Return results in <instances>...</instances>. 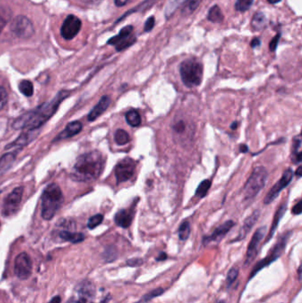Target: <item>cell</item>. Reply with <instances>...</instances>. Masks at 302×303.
<instances>
[{
    "mask_svg": "<svg viewBox=\"0 0 302 303\" xmlns=\"http://www.w3.org/2000/svg\"><path fill=\"white\" fill-rule=\"evenodd\" d=\"M167 254H166V253H164V252H162V253H160V254H159V256H158V257L156 258V261H165V260H166V259H167Z\"/></svg>",
    "mask_w": 302,
    "mask_h": 303,
    "instance_id": "47",
    "label": "cell"
},
{
    "mask_svg": "<svg viewBox=\"0 0 302 303\" xmlns=\"http://www.w3.org/2000/svg\"><path fill=\"white\" fill-rule=\"evenodd\" d=\"M239 151L241 152L242 154L247 153L249 151L248 146H247V145H245V144H241L240 146H239Z\"/></svg>",
    "mask_w": 302,
    "mask_h": 303,
    "instance_id": "49",
    "label": "cell"
},
{
    "mask_svg": "<svg viewBox=\"0 0 302 303\" xmlns=\"http://www.w3.org/2000/svg\"><path fill=\"white\" fill-rule=\"evenodd\" d=\"M138 203V201H135L133 206L131 208H127V209H121L115 214L114 215V222L116 225L123 228V229H127L130 226L132 225V221L134 218V215H135V208L136 205Z\"/></svg>",
    "mask_w": 302,
    "mask_h": 303,
    "instance_id": "15",
    "label": "cell"
},
{
    "mask_svg": "<svg viewBox=\"0 0 302 303\" xmlns=\"http://www.w3.org/2000/svg\"><path fill=\"white\" fill-rule=\"evenodd\" d=\"M109 300H110V296L108 295V296L106 297L105 299H103V300H101L100 303H107L108 301H109Z\"/></svg>",
    "mask_w": 302,
    "mask_h": 303,
    "instance_id": "53",
    "label": "cell"
},
{
    "mask_svg": "<svg viewBox=\"0 0 302 303\" xmlns=\"http://www.w3.org/2000/svg\"><path fill=\"white\" fill-rule=\"evenodd\" d=\"M15 274L22 280L29 279L32 274V261L27 253H21L15 258Z\"/></svg>",
    "mask_w": 302,
    "mask_h": 303,
    "instance_id": "11",
    "label": "cell"
},
{
    "mask_svg": "<svg viewBox=\"0 0 302 303\" xmlns=\"http://www.w3.org/2000/svg\"><path fill=\"white\" fill-rule=\"evenodd\" d=\"M154 24H155V18L153 17V16L148 18L146 23H145V28H144L145 31H151L153 29V27H154Z\"/></svg>",
    "mask_w": 302,
    "mask_h": 303,
    "instance_id": "41",
    "label": "cell"
},
{
    "mask_svg": "<svg viewBox=\"0 0 302 303\" xmlns=\"http://www.w3.org/2000/svg\"><path fill=\"white\" fill-rule=\"evenodd\" d=\"M164 293V290L162 288H156V289L152 290L150 291L149 293H146L142 297L141 300H139L138 302L136 303H147L149 302L150 300H153L156 297L160 296Z\"/></svg>",
    "mask_w": 302,
    "mask_h": 303,
    "instance_id": "33",
    "label": "cell"
},
{
    "mask_svg": "<svg viewBox=\"0 0 302 303\" xmlns=\"http://www.w3.org/2000/svg\"><path fill=\"white\" fill-rule=\"evenodd\" d=\"M238 274H239V270L238 268H231L228 272L227 278H226V286L227 287L230 286L235 282V280L238 279Z\"/></svg>",
    "mask_w": 302,
    "mask_h": 303,
    "instance_id": "35",
    "label": "cell"
},
{
    "mask_svg": "<svg viewBox=\"0 0 302 303\" xmlns=\"http://www.w3.org/2000/svg\"><path fill=\"white\" fill-rule=\"evenodd\" d=\"M301 147V138L300 136L295 137L292 141V146H291V162L294 164H299L301 162L302 154L300 152Z\"/></svg>",
    "mask_w": 302,
    "mask_h": 303,
    "instance_id": "23",
    "label": "cell"
},
{
    "mask_svg": "<svg viewBox=\"0 0 302 303\" xmlns=\"http://www.w3.org/2000/svg\"><path fill=\"white\" fill-rule=\"evenodd\" d=\"M259 217V210H255V211L252 212V215H249L248 217L245 219V222H244V224L242 226L241 230H240V232H239L238 236L233 240V242H236V241H241V240H244L245 237L248 235V233L251 232V230H252V227L254 226L256 222L258 221Z\"/></svg>",
    "mask_w": 302,
    "mask_h": 303,
    "instance_id": "17",
    "label": "cell"
},
{
    "mask_svg": "<svg viewBox=\"0 0 302 303\" xmlns=\"http://www.w3.org/2000/svg\"><path fill=\"white\" fill-rule=\"evenodd\" d=\"M110 103V98L107 97V96H103L96 106H94L93 109L90 112L89 115H88V120L90 122H93V121L98 119L102 113L106 112V110L108 108Z\"/></svg>",
    "mask_w": 302,
    "mask_h": 303,
    "instance_id": "19",
    "label": "cell"
},
{
    "mask_svg": "<svg viewBox=\"0 0 302 303\" xmlns=\"http://www.w3.org/2000/svg\"><path fill=\"white\" fill-rule=\"evenodd\" d=\"M64 197L61 188L56 183H52L44 191L42 195V217L51 220L63 204Z\"/></svg>",
    "mask_w": 302,
    "mask_h": 303,
    "instance_id": "3",
    "label": "cell"
},
{
    "mask_svg": "<svg viewBox=\"0 0 302 303\" xmlns=\"http://www.w3.org/2000/svg\"><path fill=\"white\" fill-rule=\"evenodd\" d=\"M293 170L291 169H288L284 171L283 176L280 179L277 181L276 184H274L273 187L270 189V192L268 193L265 198H264V204H270L273 202L280 194L282 191L284 190L285 187H287L292 180L293 177Z\"/></svg>",
    "mask_w": 302,
    "mask_h": 303,
    "instance_id": "9",
    "label": "cell"
},
{
    "mask_svg": "<svg viewBox=\"0 0 302 303\" xmlns=\"http://www.w3.org/2000/svg\"><path fill=\"white\" fill-rule=\"evenodd\" d=\"M104 216L101 214H97V215H93L88 221V228L91 230L95 229L97 226L100 225L101 222H103Z\"/></svg>",
    "mask_w": 302,
    "mask_h": 303,
    "instance_id": "34",
    "label": "cell"
},
{
    "mask_svg": "<svg viewBox=\"0 0 302 303\" xmlns=\"http://www.w3.org/2000/svg\"><path fill=\"white\" fill-rule=\"evenodd\" d=\"M144 263V261L141 258H132L127 261V265L130 267H140Z\"/></svg>",
    "mask_w": 302,
    "mask_h": 303,
    "instance_id": "40",
    "label": "cell"
},
{
    "mask_svg": "<svg viewBox=\"0 0 302 303\" xmlns=\"http://www.w3.org/2000/svg\"><path fill=\"white\" fill-rule=\"evenodd\" d=\"M252 26L254 30H261L266 26V18L263 13H256L252 18Z\"/></svg>",
    "mask_w": 302,
    "mask_h": 303,
    "instance_id": "29",
    "label": "cell"
},
{
    "mask_svg": "<svg viewBox=\"0 0 302 303\" xmlns=\"http://www.w3.org/2000/svg\"><path fill=\"white\" fill-rule=\"evenodd\" d=\"M180 75L184 85L188 88L199 86L203 78V66L196 59L184 60L179 67Z\"/></svg>",
    "mask_w": 302,
    "mask_h": 303,
    "instance_id": "4",
    "label": "cell"
},
{
    "mask_svg": "<svg viewBox=\"0 0 302 303\" xmlns=\"http://www.w3.org/2000/svg\"><path fill=\"white\" fill-rule=\"evenodd\" d=\"M211 183H211L209 179L204 180L201 183H199V186H198L195 192L196 197L199 198V199L205 197L206 194L208 193V191H209Z\"/></svg>",
    "mask_w": 302,
    "mask_h": 303,
    "instance_id": "31",
    "label": "cell"
},
{
    "mask_svg": "<svg viewBox=\"0 0 302 303\" xmlns=\"http://www.w3.org/2000/svg\"><path fill=\"white\" fill-rule=\"evenodd\" d=\"M261 46V41H260V39H252V43H251V46H252V48H256V47H258V46Z\"/></svg>",
    "mask_w": 302,
    "mask_h": 303,
    "instance_id": "48",
    "label": "cell"
},
{
    "mask_svg": "<svg viewBox=\"0 0 302 303\" xmlns=\"http://www.w3.org/2000/svg\"><path fill=\"white\" fill-rule=\"evenodd\" d=\"M173 131L178 133V134L182 135L185 132L186 130V124L183 120L177 121L174 124H173Z\"/></svg>",
    "mask_w": 302,
    "mask_h": 303,
    "instance_id": "37",
    "label": "cell"
},
{
    "mask_svg": "<svg viewBox=\"0 0 302 303\" xmlns=\"http://www.w3.org/2000/svg\"><path fill=\"white\" fill-rule=\"evenodd\" d=\"M12 30L20 37H28L33 33V27L27 18L20 16L14 21L12 25Z\"/></svg>",
    "mask_w": 302,
    "mask_h": 303,
    "instance_id": "16",
    "label": "cell"
},
{
    "mask_svg": "<svg viewBox=\"0 0 302 303\" xmlns=\"http://www.w3.org/2000/svg\"><path fill=\"white\" fill-rule=\"evenodd\" d=\"M22 195H23V187L20 186L15 188V190L5 199L4 205H3V215L5 216H10L15 214L21 204Z\"/></svg>",
    "mask_w": 302,
    "mask_h": 303,
    "instance_id": "12",
    "label": "cell"
},
{
    "mask_svg": "<svg viewBox=\"0 0 302 303\" xmlns=\"http://www.w3.org/2000/svg\"><path fill=\"white\" fill-rule=\"evenodd\" d=\"M301 204H302V201H298V203H297V204L295 205V206H293V208H292V209H291V213H292V215H300V214H301V212H302Z\"/></svg>",
    "mask_w": 302,
    "mask_h": 303,
    "instance_id": "42",
    "label": "cell"
},
{
    "mask_svg": "<svg viewBox=\"0 0 302 303\" xmlns=\"http://www.w3.org/2000/svg\"><path fill=\"white\" fill-rule=\"evenodd\" d=\"M298 279H300L301 278V268L299 267L298 270Z\"/></svg>",
    "mask_w": 302,
    "mask_h": 303,
    "instance_id": "55",
    "label": "cell"
},
{
    "mask_svg": "<svg viewBox=\"0 0 302 303\" xmlns=\"http://www.w3.org/2000/svg\"><path fill=\"white\" fill-rule=\"evenodd\" d=\"M19 89H20V92H22L23 95H25L26 97H31L34 93V86L31 82L29 80H23V81L20 83L19 85Z\"/></svg>",
    "mask_w": 302,
    "mask_h": 303,
    "instance_id": "32",
    "label": "cell"
},
{
    "mask_svg": "<svg viewBox=\"0 0 302 303\" xmlns=\"http://www.w3.org/2000/svg\"><path fill=\"white\" fill-rule=\"evenodd\" d=\"M82 125L78 121L72 122L67 125L63 131H61L60 134L58 135L54 141L61 140V139H66V138H71L76 134H78L80 131H82Z\"/></svg>",
    "mask_w": 302,
    "mask_h": 303,
    "instance_id": "20",
    "label": "cell"
},
{
    "mask_svg": "<svg viewBox=\"0 0 302 303\" xmlns=\"http://www.w3.org/2000/svg\"><path fill=\"white\" fill-rule=\"evenodd\" d=\"M131 140L130 135L127 131L119 129L114 133V141L118 145H127Z\"/></svg>",
    "mask_w": 302,
    "mask_h": 303,
    "instance_id": "28",
    "label": "cell"
},
{
    "mask_svg": "<svg viewBox=\"0 0 302 303\" xmlns=\"http://www.w3.org/2000/svg\"><path fill=\"white\" fill-rule=\"evenodd\" d=\"M252 3H253V0H237L235 7L239 12H245L251 7Z\"/></svg>",
    "mask_w": 302,
    "mask_h": 303,
    "instance_id": "36",
    "label": "cell"
},
{
    "mask_svg": "<svg viewBox=\"0 0 302 303\" xmlns=\"http://www.w3.org/2000/svg\"><path fill=\"white\" fill-rule=\"evenodd\" d=\"M268 171L263 166H257L252 170L251 176L244 186L245 200H251L257 196L266 184Z\"/></svg>",
    "mask_w": 302,
    "mask_h": 303,
    "instance_id": "5",
    "label": "cell"
},
{
    "mask_svg": "<svg viewBox=\"0 0 302 303\" xmlns=\"http://www.w3.org/2000/svg\"><path fill=\"white\" fill-rule=\"evenodd\" d=\"M66 303H87V300L84 297H80V298H75V297H71L70 299H68Z\"/></svg>",
    "mask_w": 302,
    "mask_h": 303,
    "instance_id": "45",
    "label": "cell"
},
{
    "mask_svg": "<svg viewBox=\"0 0 302 303\" xmlns=\"http://www.w3.org/2000/svg\"><path fill=\"white\" fill-rule=\"evenodd\" d=\"M75 291L81 296L84 297V298L85 297L92 298L95 295V293H96L95 286L89 280H82L81 282H79L77 286H75Z\"/></svg>",
    "mask_w": 302,
    "mask_h": 303,
    "instance_id": "22",
    "label": "cell"
},
{
    "mask_svg": "<svg viewBox=\"0 0 302 303\" xmlns=\"http://www.w3.org/2000/svg\"><path fill=\"white\" fill-rule=\"evenodd\" d=\"M105 159L100 152L93 151L80 155L73 167L71 177L75 181L89 182L100 177L103 171Z\"/></svg>",
    "mask_w": 302,
    "mask_h": 303,
    "instance_id": "2",
    "label": "cell"
},
{
    "mask_svg": "<svg viewBox=\"0 0 302 303\" xmlns=\"http://www.w3.org/2000/svg\"><path fill=\"white\" fill-rule=\"evenodd\" d=\"M136 167H137V163L132 158L122 159L121 161L118 162L114 169L117 183H124L126 181L131 179L135 174Z\"/></svg>",
    "mask_w": 302,
    "mask_h": 303,
    "instance_id": "8",
    "label": "cell"
},
{
    "mask_svg": "<svg viewBox=\"0 0 302 303\" xmlns=\"http://www.w3.org/2000/svg\"><path fill=\"white\" fill-rule=\"evenodd\" d=\"M207 19L208 21L214 22V23H220L224 20V15L222 14L220 7L218 6H213L207 14Z\"/></svg>",
    "mask_w": 302,
    "mask_h": 303,
    "instance_id": "27",
    "label": "cell"
},
{
    "mask_svg": "<svg viewBox=\"0 0 302 303\" xmlns=\"http://www.w3.org/2000/svg\"><path fill=\"white\" fill-rule=\"evenodd\" d=\"M215 303H225V301H224V300H218V301Z\"/></svg>",
    "mask_w": 302,
    "mask_h": 303,
    "instance_id": "56",
    "label": "cell"
},
{
    "mask_svg": "<svg viewBox=\"0 0 302 303\" xmlns=\"http://www.w3.org/2000/svg\"><path fill=\"white\" fill-rule=\"evenodd\" d=\"M201 0H188L187 3L185 5V11L186 13H192L195 10L197 7H199Z\"/></svg>",
    "mask_w": 302,
    "mask_h": 303,
    "instance_id": "38",
    "label": "cell"
},
{
    "mask_svg": "<svg viewBox=\"0 0 302 303\" xmlns=\"http://www.w3.org/2000/svg\"><path fill=\"white\" fill-rule=\"evenodd\" d=\"M38 133H39L38 129L37 130H31V131H26L22 135H20V137L15 141L13 142L10 145H8L6 147V149H11L14 148V147H22V146L27 145L37 137Z\"/></svg>",
    "mask_w": 302,
    "mask_h": 303,
    "instance_id": "18",
    "label": "cell"
},
{
    "mask_svg": "<svg viewBox=\"0 0 302 303\" xmlns=\"http://www.w3.org/2000/svg\"><path fill=\"white\" fill-rule=\"evenodd\" d=\"M136 41L137 36L134 32V28L132 26H126L117 35L112 37L108 41V45L114 46L118 52H121L134 45Z\"/></svg>",
    "mask_w": 302,
    "mask_h": 303,
    "instance_id": "7",
    "label": "cell"
},
{
    "mask_svg": "<svg viewBox=\"0 0 302 303\" xmlns=\"http://www.w3.org/2000/svg\"><path fill=\"white\" fill-rule=\"evenodd\" d=\"M191 234V224L188 221H185L182 222L179 228H178V237L179 240L182 241H185L188 240L189 236Z\"/></svg>",
    "mask_w": 302,
    "mask_h": 303,
    "instance_id": "30",
    "label": "cell"
},
{
    "mask_svg": "<svg viewBox=\"0 0 302 303\" xmlns=\"http://www.w3.org/2000/svg\"><path fill=\"white\" fill-rule=\"evenodd\" d=\"M281 0H268V2L270 4H277L280 2Z\"/></svg>",
    "mask_w": 302,
    "mask_h": 303,
    "instance_id": "54",
    "label": "cell"
},
{
    "mask_svg": "<svg viewBox=\"0 0 302 303\" xmlns=\"http://www.w3.org/2000/svg\"><path fill=\"white\" fill-rule=\"evenodd\" d=\"M59 238L64 241H68L73 244L80 243L82 242L85 236L82 233H71L68 231H61L59 233Z\"/></svg>",
    "mask_w": 302,
    "mask_h": 303,
    "instance_id": "25",
    "label": "cell"
},
{
    "mask_svg": "<svg viewBox=\"0 0 302 303\" xmlns=\"http://www.w3.org/2000/svg\"><path fill=\"white\" fill-rule=\"evenodd\" d=\"M266 226H263V227H260L259 229H257L254 234L252 235V238L249 242L246 254H245V263H244L245 267H247L251 264L253 260L255 259L257 254H258L260 243L266 235Z\"/></svg>",
    "mask_w": 302,
    "mask_h": 303,
    "instance_id": "10",
    "label": "cell"
},
{
    "mask_svg": "<svg viewBox=\"0 0 302 303\" xmlns=\"http://www.w3.org/2000/svg\"><path fill=\"white\" fill-rule=\"evenodd\" d=\"M69 95V92L62 91L49 102L45 103L33 111L23 115L14 122L13 127L17 130H37L56 113L61 103Z\"/></svg>",
    "mask_w": 302,
    "mask_h": 303,
    "instance_id": "1",
    "label": "cell"
},
{
    "mask_svg": "<svg viewBox=\"0 0 302 303\" xmlns=\"http://www.w3.org/2000/svg\"><path fill=\"white\" fill-rule=\"evenodd\" d=\"M8 22V14H4L0 12V33L4 28Z\"/></svg>",
    "mask_w": 302,
    "mask_h": 303,
    "instance_id": "44",
    "label": "cell"
},
{
    "mask_svg": "<svg viewBox=\"0 0 302 303\" xmlns=\"http://www.w3.org/2000/svg\"><path fill=\"white\" fill-rule=\"evenodd\" d=\"M125 119L127 124L132 127H139L141 124V117L136 109L128 110V112L125 113Z\"/></svg>",
    "mask_w": 302,
    "mask_h": 303,
    "instance_id": "26",
    "label": "cell"
},
{
    "mask_svg": "<svg viewBox=\"0 0 302 303\" xmlns=\"http://www.w3.org/2000/svg\"><path fill=\"white\" fill-rule=\"evenodd\" d=\"M279 39H280V34H277V36H275V37L271 40L270 45V49L271 52H275L276 49H277V44H278Z\"/></svg>",
    "mask_w": 302,
    "mask_h": 303,
    "instance_id": "43",
    "label": "cell"
},
{
    "mask_svg": "<svg viewBox=\"0 0 302 303\" xmlns=\"http://www.w3.org/2000/svg\"><path fill=\"white\" fill-rule=\"evenodd\" d=\"M8 96L7 91L0 86V110L3 109L8 103Z\"/></svg>",
    "mask_w": 302,
    "mask_h": 303,
    "instance_id": "39",
    "label": "cell"
},
{
    "mask_svg": "<svg viewBox=\"0 0 302 303\" xmlns=\"http://www.w3.org/2000/svg\"><path fill=\"white\" fill-rule=\"evenodd\" d=\"M81 28V21L75 15H68L61 26V35L67 40H71L78 34Z\"/></svg>",
    "mask_w": 302,
    "mask_h": 303,
    "instance_id": "13",
    "label": "cell"
},
{
    "mask_svg": "<svg viewBox=\"0 0 302 303\" xmlns=\"http://www.w3.org/2000/svg\"><path fill=\"white\" fill-rule=\"evenodd\" d=\"M301 169H302L301 166H298V169H297V170H296V171H295V175H296V176H297V177H300V176H301V175H302Z\"/></svg>",
    "mask_w": 302,
    "mask_h": 303,
    "instance_id": "51",
    "label": "cell"
},
{
    "mask_svg": "<svg viewBox=\"0 0 302 303\" xmlns=\"http://www.w3.org/2000/svg\"><path fill=\"white\" fill-rule=\"evenodd\" d=\"M15 159H16V154L15 152L8 153L0 158V176H2L11 168L15 162Z\"/></svg>",
    "mask_w": 302,
    "mask_h": 303,
    "instance_id": "24",
    "label": "cell"
},
{
    "mask_svg": "<svg viewBox=\"0 0 302 303\" xmlns=\"http://www.w3.org/2000/svg\"><path fill=\"white\" fill-rule=\"evenodd\" d=\"M286 209H287V202H284L283 204H281L280 206H279V208H277V210L276 211V213H275V215H274L273 222H272V224H271V227H270V233L268 234V237H267L265 243L269 242V241L273 238L274 234L276 233V230H277V226L279 224V222H280L281 219L283 218V216H284V213L286 211Z\"/></svg>",
    "mask_w": 302,
    "mask_h": 303,
    "instance_id": "21",
    "label": "cell"
},
{
    "mask_svg": "<svg viewBox=\"0 0 302 303\" xmlns=\"http://www.w3.org/2000/svg\"><path fill=\"white\" fill-rule=\"evenodd\" d=\"M0 192H1V191H0Z\"/></svg>",
    "mask_w": 302,
    "mask_h": 303,
    "instance_id": "57",
    "label": "cell"
},
{
    "mask_svg": "<svg viewBox=\"0 0 302 303\" xmlns=\"http://www.w3.org/2000/svg\"><path fill=\"white\" fill-rule=\"evenodd\" d=\"M238 122H233V123H232V124H231V130H233V131H235V130H236V129H237V128H238Z\"/></svg>",
    "mask_w": 302,
    "mask_h": 303,
    "instance_id": "52",
    "label": "cell"
},
{
    "mask_svg": "<svg viewBox=\"0 0 302 303\" xmlns=\"http://www.w3.org/2000/svg\"><path fill=\"white\" fill-rule=\"evenodd\" d=\"M291 235V232H289V233H284L283 236H281L278 239L277 243L270 249V253L267 255L266 257L263 258V260H261L258 263H256L255 266L252 268V272L250 273L249 279H252L263 268L271 264L272 262L282 256V254H284V250H285L288 240H289V238Z\"/></svg>",
    "mask_w": 302,
    "mask_h": 303,
    "instance_id": "6",
    "label": "cell"
},
{
    "mask_svg": "<svg viewBox=\"0 0 302 303\" xmlns=\"http://www.w3.org/2000/svg\"><path fill=\"white\" fill-rule=\"evenodd\" d=\"M130 1H131V0H114L115 5H116L117 7H123L126 4H128Z\"/></svg>",
    "mask_w": 302,
    "mask_h": 303,
    "instance_id": "46",
    "label": "cell"
},
{
    "mask_svg": "<svg viewBox=\"0 0 302 303\" xmlns=\"http://www.w3.org/2000/svg\"><path fill=\"white\" fill-rule=\"evenodd\" d=\"M235 226V222L232 220H229L226 222L218 226L217 229L213 231V233L209 236H206L203 238L202 243L204 246H206L211 242H217L219 243L221 240L224 239V237L227 235V233L231 231Z\"/></svg>",
    "mask_w": 302,
    "mask_h": 303,
    "instance_id": "14",
    "label": "cell"
},
{
    "mask_svg": "<svg viewBox=\"0 0 302 303\" xmlns=\"http://www.w3.org/2000/svg\"><path fill=\"white\" fill-rule=\"evenodd\" d=\"M61 297L57 295V296H54L52 300H50L48 303H61Z\"/></svg>",
    "mask_w": 302,
    "mask_h": 303,
    "instance_id": "50",
    "label": "cell"
}]
</instances>
